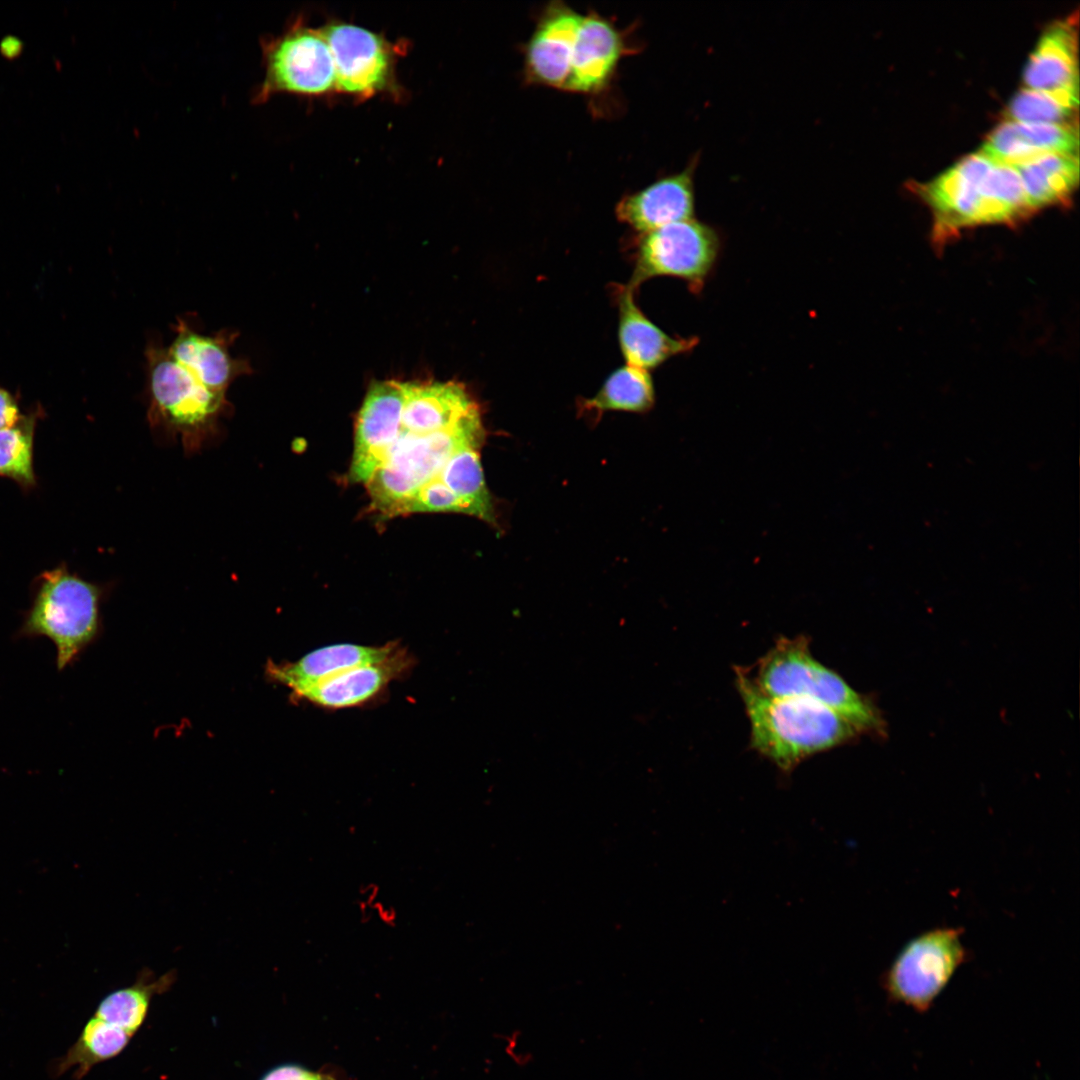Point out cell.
<instances>
[{"mask_svg": "<svg viewBox=\"0 0 1080 1080\" xmlns=\"http://www.w3.org/2000/svg\"><path fill=\"white\" fill-rule=\"evenodd\" d=\"M481 410L450 427L426 422L402 403L397 380L373 383L357 414L350 480L367 489L385 517L419 512H461L443 477L453 458L483 446Z\"/></svg>", "mask_w": 1080, "mask_h": 1080, "instance_id": "6da1fadb", "label": "cell"}, {"mask_svg": "<svg viewBox=\"0 0 1080 1080\" xmlns=\"http://www.w3.org/2000/svg\"><path fill=\"white\" fill-rule=\"evenodd\" d=\"M736 685L750 724V744L780 771L791 773L806 758L850 742L860 733L843 716L816 702L766 694L745 668Z\"/></svg>", "mask_w": 1080, "mask_h": 1080, "instance_id": "7a4b0ae2", "label": "cell"}, {"mask_svg": "<svg viewBox=\"0 0 1080 1080\" xmlns=\"http://www.w3.org/2000/svg\"><path fill=\"white\" fill-rule=\"evenodd\" d=\"M746 672L766 694L801 698L826 706L848 720L860 734L885 731L884 719L872 700L815 659L804 635L781 636L758 660L755 673Z\"/></svg>", "mask_w": 1080, "mask_h": 1080, "instance_id": "3957f363", "label": "cell"}, {"mask_svg": "<svg viewBox=\"0 0 1080 1080\" xmlns=\"http://www.w3.org/2000/svg\"><path fill=\"white\" fill-rule=\"evenodd\" d=\"M102 588L62 563L36 578L33 599L19 634L44 636L56 647L58 671L71 665L99 629Z\"/></svg>", "mask_w": 1080, "mask_h": 1080, "instance_id": "277c9868", "label": "cell"}, {"mask_svg": "<svg viewBox=\"0 0 1080 1080\" xmlns=\"http://www.w3.org/2000/svg\"><path fill=\"white\" fill-rule=\"evenodd\" d=\"M145 357L150 424L180 437L186 450L200 449L217 433L221 417L230 410L226 395L204 387L161 342L149 343Z\"/></svg>", "mask_w": 1080, "mask_h": 1080, "instance_id": "5b68a950", "label": "cell"}, {"mask_svg": "<svg viewBox=\"0 0 1080 1080\" xmlns=\"http://www.w3.org/2000/svg\"><path fill=\"white\" fill-rule=\"evenodd\" d=\"M264 77L252 95L253 104L279 93L322 96L336 91L335 68L320 29L296 19L278 36L261 40Z\"/></svg>", "mask_w": 1080, "mask_h": 1080, "instance_id": "8992f818", "label": "cell"}, {"mask_svg": "<svg viewBox=\"0 0 1080 1080\" xmlns=\"http://www.w3.org/2000/svg\"><path fill=\"white\" fill-rule=\"evenodd\" d=\"M961 932L936 928L910 940L883 977L889 998L918 1012L928 1010L967 958Z\"/></svg>", "mask_w": 1080, "mask_h": 1080, "instance_id": "52a82bcc", "label": "cell"}, {"mask_svg": "<svg viewBox=\"0 0 1080 1080\" xmlns=\"http://www.w3.org/2000/svg\"><path fill=\"white\" fill-rule=\"evenodd\" d=\"M720 251L718 232L694 218L679 221L641 235L632 277L635 291L656 276L678 277L699 289L711 273Z\"/></svg>", "mask_w": 1080, "mask_h": 1080, "instance_id": "ba28073f", "label": "cell"}, {"mask_svg": "<svg viewBox=\"0 0 1080 1080\" xmlns=\"http://www.w3.org/2000/svg\"><path fill=\"white\" fill-rule=\"evenodd\" d=\"M320 31L334 62L336 91L361 99L393 88L398 47L383 35L338 21Z\"/></svg>", "mask_w": 1080, "mask_h": 1080, "instance_id": "9c48e42d", "label": "cell"}, {"mask_svg": "<svg viewBox=\"0 0 1080 1080\" xmlns=\"http://www.w3.org/2000/svg\"><path fill=\"white\" fill-rule=\"evenodd\" d=\"M993 163L982 152L973 153L925 186L923 195L933 212V241L938 248L961 230L976 226L980 186Z\"/></svg>", "mask_w": 1080, "mask_h": 1080, "instance_id": "30bf717a", "label": "cell"}, {"mask_svg": "<svg viewBox=\"0 0 1080 1080\" xmlns=\"http://www.w3.org/2000/svg\"><path fill=\"white\" fill-rule=\"evenodd\" d=\"M173 331L174 338L167 346L169 354L211 392L226 395L237 378L253 373L248 359L231 353L239 335L237 330L224 328L203 334L186 319L178 318Z\"/></svg>", "mask_w": 1080, "mask_h": 1080, "instance_id": "8fae6325", "label": "cell"}, {"mask_svg": "<svg viewBox=\"0 0 1080 1080\" xmlns=\"http://www.w3.org/2000/svg\"><path fill=\"white\" fill-rule=\"evenodd\" d=\"M582 15L561 1L550 2L538 18L524 53L530 83L564 89Z\"/></svg>", "mask_w": 1080, "mask_h": 1080, "instance_id": "7c38bea8", "label": "cell"}, {"mask_svg": "<svg viewBox=\"0 0 1080 1080\" xmlns=\"http://www.w3.org/2000/svg\"><path fill=\"white\" fill-rule=\"evenodd\" d=\"M628 49L623 31L607 18L594 11L582 15L564 89L587 94L603 90Z\"/></svg>", "mask_w": 1080, "mask_h": 1080, "instance_id": "4fadbf2b", "label": "cell"}, {"mask_svg": "<svg viewBox=\"0 0 1080 1080\" xmlns=\"http://www.w3.org/2000/svg\"><path fill=\"white\" fill-rule=\"evenodd\" d=\"M695 162H690L681 172L623 196L615 209L618 220L644 234L693 218Z\"/></svg>", "mask_w": 1080, "mask_h": 1080, "instance_id": "5bb4252c", "label": "cell"}, {"mask_svg": "<svg viewBox=\"0 0 1080 1080\" xmlns=\"http://www.w3.org/2000/svg\"><path fill=\"white\" fill-rule=\"evenodd\" d=\"M399 648L396 642H388L382 646L334 644L311 651L296 662L270 663L267 672L272 679L287 686L298 696L312 686L348 669L382 662Z\"/></svg>", "mask_w": 1080, "mask_h": 1080, "instance_id": "9a60e30c", "label": "cell"}, {"mask_svg": "<svg viewBox=\"0 0 1080 1080\" xmlns=\"http://www.w3.org/2000/svg\"><path fill=\"white\" fill-rule=\"evenodd\" d=\"M411 665V657L400 647L382 662L348 669L312 686L297 697L329 709L359 706L381 694L391 681L401 677Z\"/></svg>", "mask_w": 1080, "mask_h": 1080, "instance_id": "2e32d148", "label": "cell"}, {"mask_svg": "<svg viewBox=\"0 0 1080 1080\" xmlns=\"http://www.w3.org/2000/svg\"><path fill=\"white\" fill-rule=\"evenodd\" d=\"M617 296L618 340L627 365L649 371L697 345L698 339L695 337H671L656 326L638 308L634 290L627 285Z\"/></svg>", "mask_w": 1080, "mask_h": 1080, "instance_id": "e0dca14e", "label": "cell"}, {"mask_svg": "<svg viewBox=\"0 0 1080 1080\" xmlns=\"http://www.w3.org/2000/svg\"><path fill=\"white\" fill-rule=\"evenodd\" d=\"M1074 24L1060 21L1042 34L1024 70L1026 88L1053 90L1078 84Z\"/></svg>", "mask_w": 1080, "mask_h": 1080, "instance_id": "ac0fdd59", "label": "cell"}, {"mask_svg": "<svg viewBox=\"0 0 1080 1080\" xmlns=\"http://www.w3.org/2000/svg\"><path fill=\"white\" fill-rule=\"evenodd\" d=\"M1013 166L1032 212L1065 200L1078 182L1077 154L1047 152Z\"/></svg>", "mask_w": 1080, "mask_h": 1080, "instance_id": "d6986e66", "label": "cell"}, {"mask_svg": "<svg viewBox=\"0 0 1080 1080\" xmlns=\"http://www.w3.org/2000/svg\"><path fill=\"white\" fill-rule=\"evenodd\" d=\"M175 980V970L156 977L144 968L132 985L105 996L93 1016L134 1035L146 1018L152 998L169 990Z\"/></svg>", "mask_w": 1080, "mask_h": 1080, "instance_id": "ffe728a7", "label": "cell"}, {"mask_svg": "<svg viewBox=\"0 0 1080 1080\" xmlns=\"http://www.w3.org/2000/svg\"><path fill=\"white\" fill-rule=\"evenodd\" d=\"M132 1036L129 1032L93 1016L67 1052L50 1063L49 1072L56 1078L76 1066L73 1079L80 1080L96 1064L120 1054Z\"/></svg>", "mask_w": 1080, "mask_h": 1080, "instance_id": "44dd1931", "label": "cell"}, {"mask_svg": "<svg viewBox=\"0 0 1080 1080\" xmlns=\"http://www.w3.org/2000/svg\"><path fill=\"white\" fill-rule=\"evenodd\" d=\"M1031 213L1016 168L994 162L980 186L976 226L1010 224Z\"/></svg>", "mask_w": 1080, "mask_h": 1080, "instance_id": "7402d4cb", "label": "cell"}, {"mask_svg": "<svg viewBox=\"0 0 1080 1080\" xmlns=\"http://www.w3.org/2000/svg\"><path fill=\"white\" fill-rule=\"evenodd\" d=\"M655 402V391L649 371L625 365L613 371L600 390L583 402V409L596 415L606 411L643 413Z\"/></svg>", "mask_w": 1080, "mask_h": 1080, "instance_id": "603a6c76", "label": "cell"}, {"mask_svg": "<svg viewBox=\"0 0 1080 1080\" xmlns=\"http://www.w3.org/2000/svg\"><path fill=\"white\" fill-rule=\"evenodd\" d=\"M41 416L43 409L37 406L0 430V477L13 480L25 492L37 486L34 435Z\"/></svg>", "mask_w": 1080, "mask_h": 1080, "instance_id": "cb8c5ba5", "label": "cell"}, {"mask_svg": "<svg viewBox=\"0 0 1080 1080\" xmlns=\"http://www.w3.org/2000/svg\"><path fill=\"white\" fill-rule=\"evenodd\" d=\"M1078 105V84L1053 90L1024 88L1011 100L1009 120L1023 123H1066Z\"/></svg>", "mask_w": 1080, "mask_h": 1080, "instance_id": "d4e9b609", "label": "cell"}, {"mask_svg": "<svg viewBox=\"0 0 1080 1080\" xmlns=\"http://www.w3.org/2000/svg\"><path fill=\"white\" fill-rule=\"evenodd\" d=\"M1012 122L1024 162L1047 152L1077 154L1078 131L1071 124Z\"/></svg>", "mask_w": 1080, "mask_h": 1080, "instance_id": "484cf974", "label": "cell"}, {"mask_svg": "<svg viewBox=\"0 0 1080 1080\" xmlns=\"http://www.w3.org/2000/svg\"><path fill=\"white\" fill-rule=\"evenodd\" d=\"M261 1080H334L330 1075L313 1072L299 1065H280L267 1072Z\"/></svg>", "mask_w": 1080, "mask_h": 1080, "instance_id": "4316f807", "label": "cell"}, {"mask_svg": "<svg viewBox=\"0 0 1080 1080\" xmlns=\"http://www.w3.org/2000/svg\"><path fill=\"white\" fill-rule=\"evenodd\" d=\"M21 415L15 395L0 386V430L15 424Z\"/></svg>", "mask_w": 1080, "mask_h": 1080, "instance_id": "83f0119b", "label": "cell"}, {"mask_svg": "<svg viewBox=\"0 0 1080 1080\" xmlns=\"http://www.w3.org/2000/svg\"><path fill=\"white\" fill-rule=\"evenodd\" d=\"M371 910H375L377 912L378 917L385 924L394 925V922L396 921V913H395L393 908L386 907L381 902L376 901L371 906Z\"/></svg>", "mask_w": 1080, "mask_h": 1080, "instance_id": "f1b7e54d", "label": "cell"}, {"mask_svg": "<svg viewBox=\"0 0 1080 1080\" xmlns=\"http://www.w3.org/2000/svg\"><path fill=\"white\" fill-rule=\"evenodd\" d=\"M2 49L6 50L8 56H11L12 53H17V50L19 49L18 41H15V39L5 41L2 45Z\"/></svg>", "mask_w": 1080, "mask_h": 1080, "instance_id": "f546056e", "label": "cell"}]
</instances>
